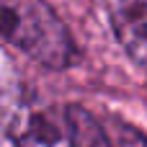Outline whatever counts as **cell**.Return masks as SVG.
Here are the masks:
<instances>
[{
	"instance_id": "277c9868",
	"label": "cell",
	"mask_w": 147,
	"mask_h": 147,
	"mask_svg": "<svg viewBox=\"0 0 147 147\" xmlns=\"http://www.w3.org/2000/svg\"><path fill=\"white\" fill-rule=\"evenodd\" d=\"M62 116H65L72 147H114L106 127L83 106H65Z\"/></svg>"
},
{
	"instance_id": "3957f363",
	"label": "cell",
	"mask_w": 147,
	"mask_h": 147,
	"mask_svg": "<svg viewBox=\"0 0 147 147\" xmlns=\"http://www.w3.org/2000/svg\"><path fill=\"white\" fill-rule=\"evenodd\" d=\"M10 140L16 147H72L65 116L57 119L36 106H23L16 111L10 121Z\"/></svg>"
},
{
	"instance_id": "5b68a950",
	"label": "cell",
	"mask_w": 147,
	"mask_h": 147,
	"mask_svg": "<svg viewBox=\"0 0 147 147\" xmlns=\"http://www.w3.org/2000/svg\"><path fill=\"white\" fill-rule=\"evenodd\" d=\"M109 140L114 147H147V134L140 132L137 127L121 121V119H111V127H106Z\"/></svg>"
},
{
	"instance_id": "6da1fadb",
	"label": "cell",
	"mask_w": 147,
	"mask_h": 147,
	"mask_svg": "<svg viewBox=\"0 0 147 147\" xmlns=\"http://www.w3.org/2000/svg\"><path fill=\"white\" fill-rule=\"evenodd\" d=\"M0 36L49 70L75 59L72 36L47 0H0Z\"/></svg>"
},
{
	"instance_id": "7a4b0ae2",
	"label": "cell",
	"mask_w": 147,
	"mask_h": 147,
	"mask_svg": "<svg viewBox=\"0 0 147 147\" xmlns=\"http://www.w3.org/2000/svg\"><path fill=\"white\" fill-rule=\"evenodd\" d=\"M124 52L147 72V0H103Z\"/></svg>"
},
{
	"instance_id": "8992f818",
	"label": "cell",
	"mask_w": 147,
	"mask_h": 147,
	"mask_svg": "<svg viewBox=\"0 0 147 147\" xmlns=\"http://www.w3.org/2000/svg\"><path fill=\"white\" fill-rule=\"evenodd\" d=\"M98 3H103V0H98Z\"/></svg>"
}]
</instances>
